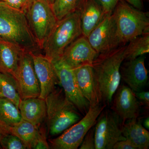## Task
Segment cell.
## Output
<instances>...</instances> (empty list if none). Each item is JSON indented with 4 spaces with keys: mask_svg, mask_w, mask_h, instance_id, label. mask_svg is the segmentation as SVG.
I'll use <instances>...</instances> for the list:
<instances>
[{
    "mask_svg": "<svg viewBox=\"0 0 149 149\" xmlns=\"http://www.w3.org/2000/svg\"><path fill=\"white\" fill-rule=\"evenodd\" d=\"M113 149H137L136 147L127 139L116 143Z\"/></svg>",
    "mask_w": 149,
    "mask_h": 149,
    "instance_id": "4dcf8cb0",
    "label": "cell"
},
{
    "mask_svg": "<svg viewBox=\"0 0 149 149\" xmlns=\"http://www.w3.org/2000/svg\"><path fill=\"white\" fill-rule=\"evenodd\" d=\"M98 54L91 46L87 37L82 35L65 49L60 60L70 68L92 65Z\"/></svg>",
    "mask_w": 149,
    "mask_h": 149,
    "instance_id": "7c38bea8",
    "label": "cell"
},
{
    "mask_svg": "<svg viewBox=\"0 0 149 149\" xmlns=\"http://www.w3.org/2000/svg\"><path fill=\"white\" fill-rule=\"evenodd\" d=\"M22 119L18 107L12 102L0 98V123L8 128L12 127Z\"/></svg>",
    "mask_w": 149,
    "mask_h": 149,
    "instance_id": "7402d4cb",
    "label": "cell"
},
{
    "mask_svg": "<svg viewBox=\"0 0 149 149\" xmlns=\"http://www.w3.org/2000/svg\"><path fill=\"white\" fill-rule=\"evenodd\" d=\"M146 56L124 60L120 67L121 78L134 92L142 91L148 83V70L145 65Z\"/></svg>",
    "mask_w": 149,
    "mask_h": 149,
    "instance_id": "9a60e30c",
    "label": "cell"
},
{
    "mask_svg": "<svg viewBox=\"0 0 149 149\" xmlns=\"http://www.w3.org/2000/svg\"><path fill=\"white\" fill-rule=\"evenodd\" d=\"M0 147L3 149H27L19 138L10 133L3 137L0 141Z\"/></svg>",
    "mask_w": 149,
    "mask_h": 149,
    "instance_id": "484cf974",
    "label": "cell"
},
{
    "mask_svg": "<svg viewBox=\"0 0 149 149\" xmlns=\"http://www.w3.org/2000/svg\"><path fill=\"white\" fill-rule=\"evenodd\" d=\"M47 1L49 2L50 3H51V4H52L54 3V1L55 0H47Z\"/></svg>",
    "mask_w": 149,
    "mask_h": 149,
    "instance_id": "8d00e7d4",
    "label": "cell"
},
{
    "mask_svg": "<svg viewBox=\"0 0 149 149\" xmlns=\"http://www.w3.org/2000/svg\"><path fill=\"white\" fill-rule=\"evenodd\" d=\"M143 126L144 128L146 129H149V117H147L145 119L143 122Z\"/></svg>",
    "mask_w": 149,
    "mask_h": 149,
    "instance_id": "d590c367",
    "label": "cell"
},
{
    "mask_svg": "<svg viewBox=\"0 0 149 149\" xmlns=\"http://www.w3.org/2000/svg\"><path fill=\"white\" fill-rule=\"evenodd\" d=\"M107 106L102 103L90 105L88 111L83 118L65 130L57 138L49 140L50 148H78L86 133L95 125L99 115Z\"/></svg>",
    "mask_w": 149,
    "mask_h": 149,
    "instance_id": "8992f818",
    "label": "cell"
},
{
    "mask_svg": "<svg viewBox=\"0 0 149 149\" xmlns=\"http://www.w3.org/2000/svg\"><path fill=\"white\" fill-rule=\"evenodd\" d=\"M61 89H56L45 99L49 134L56 136L82 118L77 108L70 101Z\"/></svg>",
    "mask_w": 149,
    "mask_h": 149,
    "instance_id": "3957f363",
    "label": "cell"
},
{
    "mask_svg": "<svg viewBox=\"0 0 149 149\" xmlns=\"http://www.w3.org/2000/svg\"><path fill=\"white\" fill-rule=\"evenodd\" d=\"M10 133L9 130L0 123V141L5 135ZM1 148V147H0Z\"/></svg>",
    "mask_w": 149,
    "mask_h": 149,
    "instance_id": "836d02e7",
    "label": "cell"
},
{
    "mask_svg": "<svg viewBox=\"0 0 149 149\" xmlns=\"http://www.w3.org/2000/svg\"><path fill=\"white\" fill-rule=\"evenodd\" d=\"M78 10L82 34L86 37L107 14L97 0H83Z\"/></svg>",
    "mask_w": 149,
    "mask_h": 149,
    "instance_id": "2e32d148",
    "label": "cell"
},
{
    "mask_svg": "<svg viewBox=\"0 0 149 149\" xmlns=\"http://www.w3.org/2000/svg\"><path fill=\"white\" fill-rule=\"evenodd\" d=\"M0 98L8 99L18 107L21 100L16 80L9 73L0 72Z\"/></svg>",
    "mask_w": 149,
    "mask_h": 149,
    "instance_id": "603a6c76",
    "label": "cell"
},
{
    "mask_svg": "<svg viewBox=\"0 0 149 149\" xmlns=\"http://www.w3.org/2000/svg\"><path fill=\"white\" fill-rule=\"evenodd\" d=\"M24 51L16 45L0 40V72L14 77Z\"/></svg>",
    "mask_w": 149,
    "mask_h": 149,
    "instance_id": "d6986e66",
    "label": "cell"
},
{
    "mask_svg": "<svg viewBox=\"0 0 149 149\" xmlns=\"http://www.w3.org/2000/svg\"><path fill=\"white\" fill-rule=\"evenodd\" d=\"M135 96L139 102L148 108L149 106V92L146 91H139V92H134Z\"/></svg>",
    "mask_w": 149,
    "mask_h": 149,
    "instance_id": "f546056e",
    "label": "cell"
},
{
    "mask_svg": "<svg viewBox=\"0 0 149 149\" xmlns=\"http://www.w3.org/2000/svg\"><path fill=\"white\" fill-rule=\"evenodd\" d=\"M107 13H112L118 3L123 0H97Z\"/></svg>",
    "mask_w": 149,
    "mask_h": 149,
    "instance_id": "83f0119b",
    "label": "cell"
},
{
    "mask_svg": "<svg viewBox=\"0 0 149 149\" xmlns=\"http://www.w3.org/2000/svg\"><path fill=\"white\" fill-rule=\"evenodd\" d=\"M149 52V33L138 36L126 44L125 60L133 59Z\"/></svg>",
    "mask_w": 149,
    "mask_h": 149,
    "instance_id": "cb8c5ba5",
    "label": "cell"
},
{
    "mask_svg": "<svg viewBox=\"0 0 149 149\" xmlns=\"http://www.w3.org/2000/svg\"><path fill=\"white\" fill-rule=\"evenodd\" d=\"M35 149H50L49 145L48 144L46 138L45 131L43 128H40V134L36 145Z\"/></svg>",
    "mask_w": 149,
    "mask_h": 149,
    "instance_id": "f1b7e54d",
    "label": "cell"
},
{
    "mask_svg": "<svg viewBox=\"0 0 149 149\" xmlns=\"http://www.w3.org/2000/svg\"><path fill=\"white\" fill-rule=\"evenodd\" d=\"M126 45L100 54L92 63L95 84L100 102L110 106L113 97L120 85V67L125 60Z\"/></svg>",
    "mask_w": 149,
    "mask_h": 149,
    "instance_id": "6da1fadb",
    "label": "cell"
},
{
    "mask_svg": "<svg viewBox=\"0 0 149 149\" xmlns=\"http://www.w3.org/2000/svg\"><path fill=\"white\" fill-rule=\"evenodd\" d=\"M79 148L80 149H95V126L91 128L86 133Z\"/></svg>",
    "mask_w": 149,
    "mask_h": 149,
    "instance_id": "4316f807",
    "label": "cell"
},
{
    "mask_svg": "<svg viewBox=\"0 0 149 149\" xmlns=\"http://www.w3.org/2000/svg\"><path fill=\"white\" fill-rule=\"evenodd\" d=\"M52 63L65 97L80 113L85 116L89 109L90 104L83 96L78 87L73 69L65 64L60 59Z\"/></svg>",
    "mask_w": 149,
    "mask_h": 149,
    "instance_id": "8fae6325",
    "label": "cell"
},
{
    "mask_svg": "<svg viewBox=\"0 0 149 149\" xmlns=\"http://www.w3.org/2000/svg\"><path fill=\"white\" fill-rule=\"evenodd\" d=\"M0 40L33 54L42 51L29 27L25 13L0 1Z\"/></svg>",
    "mask_w": 149,
    "mask_h": 149,
    "instance_id": "7a4b0ae2",
    "label": "cell"
},
{
    "mask_svg": "<svg viewBox=\"0 0 149 149\" xmlns=\"http://www.w3.org/2000/svg\"><path fill=\"white\" fill-rule=\"evenodd\" d=\"M0 1L5 3L14 8L24 11L21 0H0Z\"/></svg>",
    "mask_w": 149,
    "mask_h": 149,
    "instance_id": "1f68e13d",
    "label": "cell"
},
{
    "mask_svg": "<svg viewBox=\"0 0 149 149\" xmlns=\"http://www.w3.org/2000/svg\"><path fill=\"white\" fill-rule=\"evenodd\" d=\"M14 77L17 83L21 100L39 97L40 93V83L30 53L23 52Z\"/></svg>",
    "mask_w": 149,
    "mask_h": 149,
    "instance_id": "30bf717a",
    "label": "cell"
},
{
    "mask_svg": "<svg viewBox=\"0 0 149 149\" xmlns=\"http://www.w3.org/2000/svg\"><path fill=\"white\" fill-rule=\"evenodd\" d=\"M83 0H55L52 4L56 18L61 20L78 10Z\"/></svg>",
    "mask_w": 149,
    "mask_h": 149,
    "instance_id": "d4e9b609",
    "label": "cell"
},
{
    "mask_svg": "<svg viewBox=\"0 0 149 149\" xmlns=\"http://www.w3.org/2000/svg\"><path fill=\"white\" fill-rule=\"evenodd\" d=\"M24 13L31 32L42 51L44 43L58 21L52 4L47 0H33Z\"/></svg>",
    "mask_w": 149,
    "mask_h": 149,
    "instance_id": "52a82bcc",
    "label": "cell"
},
{
    "mask_svg": "<svg viewBox=\"0 0 149 149\" xmlns=\"http://www.w3.org/2000/svg\"><path fill=\"white\" fill-rule=\"evenodd\" d=\"M40 126L22 119L15 125L9 128L10 133L20 139L27 149H34L40 134Z\"/></svg>",
    "mask_w": 149,
    "mask_h": 149,
    "instance_id": "44dd1931",
    "label": "cell"
},
{
    "mask_svg": "<svg viewBox=\"0 0 149 149\" xmlns=\"http://www.w3.org/2000/svg\"><path fill=\"white\" fill-rule=\"evenodd\" d=\"M105 109L95 125V149H113L116 143L126 139L122 134V121L111 110Z\"/></svg>",
    "mask_w": 149,
    "mask_h": 149,
    "instance_id": "ba28073f",
    "label": "cell"
},
{
    "mask_svg": "<svg viewBox=\"0 0 149 149\" xmlns=\"http://www.w3.org/2000/svg\"><path fill=\"white\" fill-rule=\"evenodd\" d=\"M18 108L22 119L40 126L46 117L47 106L45 100L39 97L21 100Z\"/></svg>",
    "mask_w": 149,
    "mask_h": 149,
    "instance_id": "ac0fdd59",
    "label": "cell"
},
{
    "mask_svg": "<svg viewBox=\"0 0 149 149\" xmlns=\"http://www.w3.org/2000/svg\"><path fill=\"white\" fill-rule=\"evenodd\" d=\"M23 5V11L24 12L25 10L27 8V6L29 5L33 0H21Z\"/></svg>",
    "mask_w": 149,
    "mask_h": 149,
    "instance_id": "e575fe53",
    "label": "cell"
},
{
    "mask_svg": "<svg viewBox=\"0 0 149 149\" xmlns=\"http://www.w3.org/2000/svg\"><path fill=\"white\" fill-rule=\"evenodd\" d=\"M34 68L40 83L39 97L45 100L60 85L59 80L52 62L44 54L31 53Z\"/></svg>",
    "mask_w": 149,
    "mask_h": 149,
    "instance_id": "5bb4252c",
    "label": "cell"
},
{
    "mask_svg": "<svg viewBox=\"0 0 149 149\" xmlns=\"http://www.w3.org/2000/svg\"><path fill=\"white\" fill-rule=\"evenodd\" d=\"M110 106L111 109L119 117L123 124L127 120L139 117L140 102L134 92L126 85H119Z\"/></svg>",
    "mask_w": 149,
    "mask_h": 149,
    "instance_id": "4fadbf2b",
    "label": "cell"
},
{
    "mask_svg": "<svg viewBox=\"0 0 149 149\" xmlns=\"http://www.w3.org/2000/svg\"><path fill=\"white\" fill-rule=\"evenodd\" d=\"M83 35L78 10L58 20L44 43L42 52L52 62L60 59L65 49Z\"/></svg>",
    "mask_w": 149,
    "mask_h": 149,
    "instance_id": "277c9868",
    "label": "cell"
},
{
    "mask_svg": "<svg viewBox=\"0 0 149 149\" xmlns=\"http://www.w3.org/2000/svg\"><path fill=\"white\" fill-rule=\"evenodd\" d=\"M135 8L142 10L143 9V0H125Z\"/></svg>",
    "mask_w": 149,
    "mask_h": 149,
    "instance_id": "d6a6232c",
    "label": "cell"
},
{
    "mask_svg": "<svg viewBox=\"0 0 149 149\" xmlns=\"http://www.w3.org/2000/svg\"><path fill=\"white\" fill-rule=\"evenodd\" d=\"M112 14L123 45H126L138 36L149 33L147 13L135 8L125 0L118 3Z\"/></svg>",
    "mask_w": 149,
    "mask_h": 149,
    "instance_id": "5b68a950",
    "label": "cell"
},
{
    "mask_svg": "<svg viewBox=\"0 0 149 149\" xmlns=\"http://www.w3.org/2000/svg\"><path fill=\"white\" fill-rule=\"evenodd\" d=\"M87 38L98 54L124 45L118 34L112 13L107 14Z\"/></svg>",
    "mask_w": 149,
    "mask_h": 149,
    "instance_id": "9c48e42d",
    "label": "cell"
},
{
    "mask_svg": "<svg viewBox=\"0 0 149 149\" xmlns=\"http://www.w3.org/2000/svg\"><path fill=\"white\" fill-rule=\"evenodd\" d=\"M123 136L130 141L137 149L149 148V133L138 118L125 121L122 125Z\"/></svg>",
    "mask_w": 149,
    "mask_h": 149,
    "instance_id": "ffe728a7",
    "label": "cell"
},
{
    "mask_svg": "<svg viewBox=\"0 0 149 149\" xmlns=\"http://www.w3.org/2000/svg\"><path fill=\"white\" fill-rule=\"evenodd\" d=\"M75 79L81 93L90 105L100 102L96 91L94 72L92 65H85L74 68Z\"/></svg>",
    "mask_w": 149,
    "mask_h": 149,
    "instance_id": "e0dca14e",
    "label": "cell"
}]
</instances>
